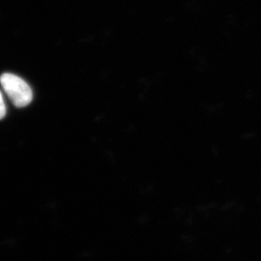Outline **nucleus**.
<instances>
[{
	"mask_svg": "<svg viewBox=\"0 0 261 261\" xmlns=\"http://www.w3.org/2000/svg\"><path fill=\"white\" fill-rule=\"evenodd\" d=\"M0 83L15 107H27L32 101V89L24 80L17 75L5 73L0 77Z\"/></svg>",
	"mask_w": 261,
	"mask_h": 261,
	"instance_id": "nucleus-1",
	"label": "nucleus"
},
{
	"mask_svg": "<svg viewBox=\"0 0 261 261\" xmlns=\"http://www.w3.org/2000/svg\"><path fill=\"white\" fill-rule=\"evenodd\" d=\"M6 114V107H5V101L3 98L2 94L0 92V120L5 118Z\"/></svg>",
	"mask_w": 261,
	"mask_h": 261,
	"instance_id": "nucleus-2",
	"label": "nucleus"
}]
</instances>
